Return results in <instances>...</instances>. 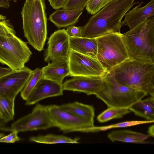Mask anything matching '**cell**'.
<instances>
[{
    "instance_id": "cell-14",
    "label": "cell",
    "mask_w": 154,
    "mask_h": 154,
    "mask_svg": "<svg viewBox=\"0 0 154 154\" xmlns=\"http://www.w3.org/2000/svg\"><path fill=\"white\" fill-rule=\"evenodd\" d=\"M63 91L62 84L42 77L26 100L25 104L32 105L48 97L62 96Z\"/></svg>"
},
{
    "instance_id": "cell-39",
    "label": "cell",
    "mask_w": 154,
    "mask_h": 154,
    "mask_svg": "<svg viewBox=\"0 0 154 154\" xmlns=\"http://www.w3.org/2000/svg\"><path fill=\"white\" fill-rule=\"evenodd\" d=\"M13 0L15 2H16V1H17V0Z\"/></svg>"
},
{
    "instance_id": "cell-35",
    "label": "cell",
    "mask_w": 154,
    "mask_h": 154,
    "mask_svg": "<svg viewBox=\"0 0 154 154\" xmlns=\"http://www.w3.org/2000/svg\"><path fill=\"white\" fill-rule=\"evenodd\" d=\"M148 135H149L150 137H154V125H153L150 126L148 129L147 131Z\"/></svg>"
},
{
    "instance_id": "cell-31",
    "label": "cell",
    "mask_w": 154,
    "mask_h": 154,
    "mask_svg": "<svg viewBox=\"0 0 154 154\" xmlns=\"http://www.w3.org/2000/svg\"><path fill=\"white\" fill-rule=\"evenodd\" d=\"M18 132L16 131L12 132L8 135L0 138V143H14L19 141L20 138L17 135Z\"/></svg>"
},
{
    "instance_id": "cell-32",
    "label": "cell",
    "mask_w": 154,
    "mask_h": 154,
    "mask_svg": "<svg viewBox=\"0 0 154 154\" xmlns=\"http://www.w3.org/2000/svg\"><path fill=\"white\" fill-rule=\"evenodd\" d=\"M51 6L54 9L62 8L66 0H48Z\"/></svg>"
},
{
    "instance_id": "cell-23",
    "label": "cell",
    "mask_w": 154,
    "mask_h": 154,
    "mask_svg": "<svg viewBox=\"0 0 154 154\" xmlns=\"http://www.w3.org/2000/svg\"><path fill=\"white\" fill-rule=\"evenodd\" d=\"M15 99L0 95V118L7 122L13 119L14 115Z\"/></svg>"
},
{
    "instance_id": "cell-25",
    "label": "cell",
    "mask_w": 154,
    "mask_h": 154,
    "mask_svg": "<svg viewBox=\"0 0 154 154\" xmlns=\"http://www.w3.org/2000/svg\"><path fill=\"white\" fill-rule=\"evenodd\" d=\"M42 77V69L38 68L32 70L29 79L20 92V96L26 100L38 82Z\"/></svg>"
},
{
    "instance_id": "cell-33",
    "label": "cell",
    "mask_w": 154,
    "mask_h": 154,
    "mask_svg": "<svg viewBox=\"0 0 154 154\" xmlns=\"http://www.w3.org/2000/svg\"><path fill=\"white\" fill-rule=\"evenodd\" d=\"M14 71L10 68L0 67V78L8 75Z\"/></svg>"
},
{
    "instance_id": "cell-27",
    "label": "cell",
    "mask_w": 154,
    "mask_h": 154,
    "mask_svg": "<svg viewBox=\"0 0 154 154\" xmlns=\"http://www.w3.org/2000/svg\"><path fill=\"white\" fill-rule=\"evenodd\" d=\"M114 0H89L87 3L86 9L88 12L94 14Z\"/></svg>"
},
{
    "instance_id": "cell-21",
    "label": "cell",
    "mask_w": 154,
    "mask_h": 154,
    "mask_svg": "<svg viewBox=\"0 0 154 154\" xmlns=\"http://www.w3.org/2000/svg\"><path fill=\"white\" fill-rule=\"evenodd\" d=\"M60 106L65 111L76 116L94 122V109L92 105L75 101Z\"/></svg>"
},
{
    "instance_id": "cell-19",
    "label": "cell",
    "mask_w": 154,
    "mask_h": 154,
    "mask_svg": "<svg viewBox=\"0 0 154 154\" xmlns=\"http://www.w3.org/2000/svg\"><path fill=\"white\" fill-rule=\"evenodd\" d=\"M148 134L127 130L112 131L107 135L112 142L119 141L140 144L151 143L145 140L149 137Z\"/></svg>"
},
{
    "instance_id": "cell-15",
    "label": "cell",
    "mask_w": 154,
    "mask_h": 154,
    "mask_svg": "<svg viewBox=\"0 0 154 154\" xmlns=\"http://www.w3.org/2000/svg\"><path fill=\"white\" fill-rule=\"evenodd\" d=\"M51 61L41 69L42 78L62 84L64 78L69 74L68 58Z\"/></svg>"
},
{
    "instance_id": "cell-17",
    "label": "cell",
    "mask_w": 154,
    "mask_h": 154,
    "mask_svg": "<svg viewBox=\"0 0 154 154\" xmlns=\"http://www.w3.org/2000/svg\"><path fill=\"white\" fill-rule=\"evenodd\" d=\"M83 9H57L50 15L48 19L59 28L67 27L77 22Z\"/></svg>"
},
{
    "instance_id": "cell-6",
    "label": "cell",
    "mask_w": 154,
    "mask_h": 154,
    "mask_svg": "<svg viewBox=\"0 0 154 154\" xmlns=\"http://www.w3.org/2000/svg\"><path fill=\"white\" fill-rule=\"evenodd\" d=\"M96 39L97 60L107 72L129 59L120 33H109Z\"/></svg>"
},
{
    "instance_id": "cell-7",
    "label": "cell",
    "mask_w": 154,
    "mask_h": 154,
    "mask_svg": "<svg viewBox=\"0 0 154 154\" xmlns=\"http://www.w3.org/2000/svg\"><path fill=\"white\" fill-rule=\"evenodd\" d=\"M32 53L27 43L14 35L0 36V63L13 70L20 69L29 60Z\"/></svg>"
},
{
    "instance_id": "cell-12",
    "label": "cell",
    "mask_w": 154,
    "mask_h": 154,
    "mask_svg": "<svg viewBox=\"0 0 154 154\" xmlns=\"http://www.w3.org/2000/svg\"><path fill=\"white\" fill-rule=\"evenodd\" d=\"M69 36L65 29L55 31L49 38L48 47L44 54V60L68 58L70 49Z\"/></svg>"
},
{
    "instance_id": "cell-2",
    "label": "cell",
    "mask_w": 154,
    "mask_h": 154,
    "mask_svg": "<svg viewBox=\"0 0 154 154\" xmlns=\"http://www.w3.org/2000/svg\"><path fill=\"white\" fill-rule=\"evenodd\" d=\"M111 71L119 84L154 97V63L129 59Z\"/></svg>"
},
{
    "instance_id": "cell-20",
    "label": "cell",
    "mask_w": 154,
    "mask_h": 154,
    "mask_svg": "<svg viewBox=\"0 0 154 154\" xmlns=\"http://www.w3.org/2000/svg\"><path fill=\"white\" fill-rule=\"evenodd\" d=\"M137 116L154 121V97H151L134 103L128 108Z\"/></svg>"
},
{
    "instance_id": "cell-1",
    "label": "cell",
    "mask_w": 154,
    "mask_h": 154,
    "mask_svg": "<svg viewBox=\"0 0 154 154\" xmlns=\"http://www.w3.org/2000/svg\"><path fill=\"white\" fill-rule=\"evenodd\" d=\"M135 0H114L89 19L83 27L82 37L96 38L111 33H120L122 19L137 2Z\"/></svg>"
},
{
    "instance_id": "cell-5",
    "label": "cell",
    "mask_w": 154,
    "mask_h": 154,
    "mask_svg": "<svg viewBox=\"0 0 154 154\" xmlns=\"http://www.w3.org/2000/svg\"><path fill=\"white\" fill-rule=\"evenodd\" d=\"M101 88L95 95L108 107L128 108L148 94L141 91L122 85L115 79L112 72L103 76Z\"/></svg>"
},
{
    "instance_id": "cell-13",
    "label": "cell",
    "mask_w": 154,
    "mask_h": 154,
    "mask_svg": "<svg viewBox=\"0 0 154 154\" xmlns=\"http://www.w3.org/2000/svg\"><path fill=\"white\" fill-rule=\"evenodd\" d=\"M103 76H74L62 84L63 91L82 92L88 95H96L101 88Z\"/></svg>"
},
{
    "instance_id": "cell-38",
    "label": "cell",
    "mask_w": 154,
    "mask_h": 154,
    "mask_svg": "<svg viewBox=\"0 0 154 154\" xmlns=\"http://www.w3.org/2000/svg\"><path fill=\"white\" fill-rule=\"evenodd\" d=\"M5 136L4 134L3 133H0V138Z\"/></svg>"
},
{
    "instance_id": "cell-29",
    "label": "cell",
    "mask_w": 154,
    "mask_h": 154,
    "mask_svg": "<svg viewBox=\"0 0 154 154\" xmlns=\"http://www.w3.org/2000/svg\"><path fill=\"white\" fill-rule=\"evenodd\" d=\"M15 35V32L13 28L7 21H0V36L10 37Z\"/></svg>"
},
{
    "instance_id": "cell-26",
    "label": "cell",
    "mask_w": 154,
    "mask_h": 154,
    "mask_svg": "<svg viewBox=\"0 0 154 154\" xmlns=\"http://www.w3.org/2000/svg\"><path fill=\"white\" fill-rule=\"evenodd\" d=\"M154 122V121L147 120L127 121L106 126H94L92 132L105 131L112 128H125L142 124L150 123Z\"/></svg>"
},
{
    "instance_id": "cell-3",
    "label": "cell",
    "mask_w": 154,
    "mask_h": 154,
    "mask_svg": "<svg viewBox=\"0 0 154 154\" xmlns=\"http://www.w3.org/2000/svg\"><path fill=\"white\" fill-rule=\"evenodd\" d=\"M21 14L24 35L28 43L41 51L47 34L45 0H26Z\"/></svg>"
},
{
    "instance_id": "cell-34",
    "label": "cell",
    "mask_w": 154,
    "mask_h": 154,
    "mask_svg": "<svg viewBox=\"0 0 154 154\" xmlns=\"http://www.w3.org/2000/svg\"><path fill=\"white\" fill-rule=\"evenodd\" d=\"M9 0H0V7L8 8L10 6Z\"/></svg>"
},
{
    "instance_id": "cell-37",
    "label": "cell",
    "mask_w": 154,
    "mask_h": 154,
    "mask_svg": "<svg viewBox=\"0 0 154 154\" xmlns=\"http://www.w3.org/2000/svg\"><path fill=\"white\" fill-rule=\"evenodd\" d=\"M5 17L0 14V21L2 20L5 19Z\"/></svg>"
},
{
    "instance_id": "cell-9",
    "label": "cell",
    "mask_w": 154,
    "mask_h": 154,
    "mask_svg": "<svg viewBox=\"0 0 154 154\" xmlns=\"http://www.w3.org/2000/svg\"><path fill=\"white\" fill-rule=\"evenodd\" d=\"M52 120L46 106L36 104L32 112L14 122L11 131L18 133L27 131L45 130L53 127Z\"/></svg>"
},
{
    "instance_id": "cell-36",
    "label": "cell",
    "mask_w": 154,
    "mask_h": 154,
    "mask_svg": "<svg viewBox=\"0 0 154 154\" xmlns=\"http://www.w3.org/2000/svg\"><path fill=\"white\" fill-rule=\"evenodd\" d=\"M7 122L5 120L0 118V128L3 126Z\"/></svg>"
},
{
    "instance_id": "cell-30",
    "label": "cell",
    "mask_w": 154,
    "mask_h": 154,
    "mask_svg": "<svg viewBox=\"0 0 154 154\" xmlns=\"http://www.w3.org/2000/svg\"><path fill=\"white\" fill-rule=\"evenodd\" d=\"M82 29L83 27L72 25L67 27L66 30L69 36L79 37H82Z\"/></svg>"
},
{
    "instance_id": "cell-8",
    "label": "cell",
    "mask_w": 154,
    "mask_h": 154,
    "mask_svg": "<svg viewBox=\"0 0 154 154\" xmlns=\"http://www.w3.org/2000/svg\"><path fill=\"white\" fill-rule=\"evenodd\" d=\"M46 106L54 127L64 133L92 132L95 126L94 122L76 116L63 109L60 105L51 104Z\"/></svg>"
},
{
    "instance_id": "cell-24",
    "label": "cell",
    "mask_w": 154,
    "mask_h": 154,
    "mask_svg": "<svg viewBox=\"0 0 154 154\" xmlns=\"http://www.w3.org/2000/svg\"><path fill=\"white\" fill-rule=\"evenodd\" d=\"M131 112L126 108L108 107L97 116V119L100 122L104 123L113 119L121 118Z\"/></svg>"
},
{
    "instance_id": "cell-18",
    "label": "cell",
    "mask_w": 154,
    "mask_h": 154,
    "mask_svg": "<svg viewBox=\"0 0 154 154\" xmlns=\"http://www.w3.org/2000/svg\"><path fill=\"white\" fill-rule=\"evenodd\" d=\"M69 40L71 49L97 60V44L96 38L69 36Z\"/></svg>"
},
{
    "instance_id": "cell-28",
    "label": "cell",
    "mask_w": 154,
    "mask_h": 154,
    "mask_svg": "<svg viewBox=\"0 0 154 154\" xmlns=\"http://www.w3.org/2000/svg\"><path fill=\"white\" fill-rule=\"evenodd\" d=\"M89 0H66L62 8L71 10L79 8L84 9Z\"/></svg>"
},
{
    "instance_id": "cell-10",
    "label": "cell",
    "mask_w": 154,
    "mask_h": 154,
    "mask_svg": "<svg viewBox=\"0 0 154 154\" xmlns=\"http://www.w3.org/2000/svg\"><path fill=\"white\" fill-rule=\"evenodd\" d=\"M69 76H103L107 72L96 59L70 49Z\"/></svg>"
},
{
    "instance_id": "cell-4",
    "label": "cell",
    "mask_w": 154,
    "mask_h": 154,
    "mask_svg": "<svg viewBox=\"0 0 154 154\" xmlns=\"http://www.w3.org/2000/svg\"><path fill=\"white\" fill-rule=\"evenodd\" d=\"M129 59L154 63V18L149 17L122 34Z\"/></svg>"
},
{
    "instance_id": "cell-11",
    "label": "cell",
    "mask_w": 154,
    "mask_h": 154,
    "mask_svg": "<svg viewBox=\"0 0 154 154\" xmlns=\"http://www.w3.org/2000/svg\"><path fill=\"white\" fill-rule=\"evenodd\" d=\"M32 72L25 66L0 78V95L15 99L29 79Z\"/></svg>"
},
{
    "instance_id": "cell-22",
    "label": "cell",
    "mask_w": 154,
    "mask_h": 154,
    "mask_svg": "<svg viewBox=\"0 0 154 154\" xmlns=\"http://www.w3.org/2000/svg\"><path fill=\"white\" fill-rule=\"evenodd\" d=\"M79 137L72 138L63 135L52 134L32 136L29 138V141L38 143L51 144L59 143H79Z\"/></svg>"
},
{
    "instance_id": "cell-16",
    "label": "cell",
    "mask_w": 154,
    "mask_h": 154,
    "mask_svg": "<svg viewBox=\"0 0 154 154\" xmlns=\"http://www.w3.org/2000/svg\"><path fill=\"white\" fill-rule=\"evenodd\" d=\"M141 2L126 13L122 22V26H127L131 29L154 15V0H151L147 5L142 7Z\"/></svg>"
}]
</instances>
